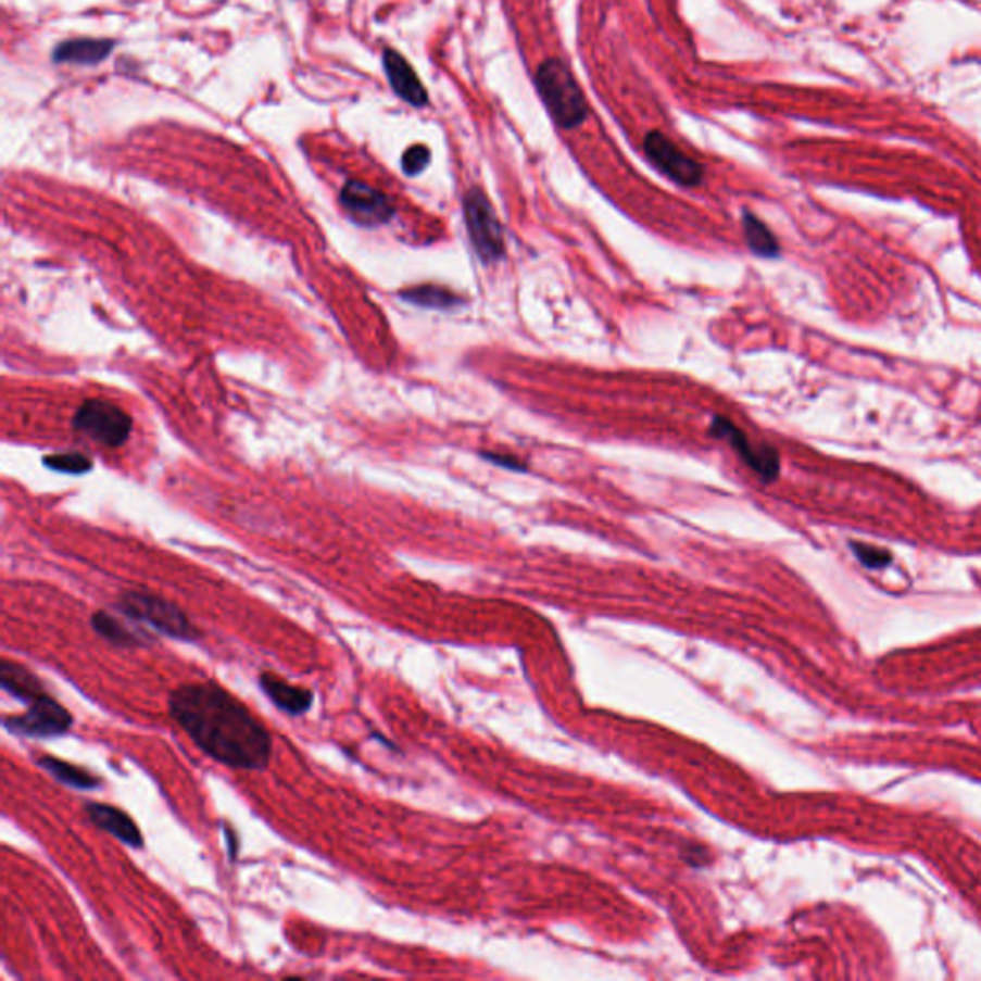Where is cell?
<instances>
[{"label":"cell","mask_w":981,"mask_h":981,"mask_svg":"<svg viewBox=\"0 0 981 981\" xmlns=\"http://www.w3.org/2000/svg\"><path fill=\"white\" fill-rule=\"evenodd\" d=\"M644 152L657 169L682 187H696L702 183V177H704L702 165L684 154L681 148L662 133L652 130L646 135Z\"/></svg>","instance_id":"cell-7"},{"label":"cell","mask_w":981,"mask_h":981,"mask_svg":"<svg viewBox=\"0 0 981 981\" xmlns=\"http://www.w3.org/2000/svg\"><path fill=\"white\" fill-rule=\"evenodd\" d=\"M90 625L95 629V633L100 634L104 641L112 642L114 646L122 649H137V646H147L154 641L150 634L144 631H135L129 625L123 624L120 617L112 616L108 612H97L90 617Z\"/></svg>","instance_id":"cell-15"},{"label":"cell","mask_w":981,"mask_h":981,"mask_svg":"<svg viewBox=\"0 0 981 981\" xmlns=\"http://www.w3.org/2000/svg\"><path fill=\"white\" fill-rule=\"evenodd\" d=\"M383 70L388 75L391 89L395 90L399 98H403L414 108H423L428 104V95H426L423 83L399 52L391 49L383 50Z\"/></svg>","instance_id":"cell-11"},{"label":"cell","mask_w":981,"mask_h":981,"mask_svg":"<svg viewBox=\"0 0 981 981\" xmlns=\"http://www.w3.org/2000/svg\"><path fill=\"white\" fill-rule=\"evenodd\" d=\"M37 763L65 787H72L75 790H95V788H100V779L95 777L90 770L75 767V765L64 762V759H58V757H52V755H42V757L37 759Z\"/></svg>","instance_id":"cell-16"},{"label":"cell","mask_w":981,"mask_h":981,"mask_svg":"<svg viewBox=\"0 0 981 981\" xmlns=\"http://www.w3.org/2000/svg\"><path fill=\"white\" fill-rule=\"evenodd\" d=\"M340 202L343 210L357 221L359 225L374 227L391 219L393 205L380 190L368 187L365 183L351 180L341 188Z\"/></svg>","instance_id":"cell-9"},{"label":"cell","mask_w":981,"mask_h":981,"mask_svg":"<svg viewBox=\"0 0 981 981\" xmlns=\"http://www.w3.org/2000/svg\"><path fill=\"white\" fill-rule=\"evenodd\" d=\"M852 551L855 552V556H857L860 564L870 569L885 568V566L892 562V554L884 551V549H880V546H870V544L865 543H852Z\"/></svg>","instance_id":"cell-20"},{"label":"cell","mask_w":981,"mask_h":981,"mask_svg":"<svg viewBox=\"0 0 981 981\" xmlns=\"http://www.w3.org/2000/svg\"><path fill=\"white\" fill-rule=\"evenodd\" d=\"M712 436L717 439H727L732 449L744 458V463L757 471L765 481H772L779 478L780 458L779 453L770 447L754 445L734 424L725 420V418H715L712 424Z\"/></svg>","instance_id":"cell-8"},{"label":"cell","mask_w":981,"mask_h":981,"mask_svg":"<svg viewBox=\"0 0 981 981\" xmlns=\"http://www.w3.org/2000/svg\"><path fill=\"white\" fill-rule=\"evenodd\" d=\"M85 812L89 815V819L97 825L100 830H104L110 835H114L115 840H120L122 844L140 850L144 845V838L137 822L130 819L127 813L117 809L114 805L108 803H87Z\"/></svg>","instance_id":"cell-10"},{"label":"cell","mask_w":981,"mask_h":981,"mask_svg":"<svg viewBox=\"0 0 981 981\" xmlns=\"http://www.w3.org/2000/svg\"><path fill=\"white\" fill-rule=\"evenodd\" d=\"M489 463L499 464V466H504V468H508V470H524V464H519L516 458H512V456H503V454H483Z\"/></svg>","instance_id":"cell-22"},{"label":"cell","mask_w":981,"mask_h":981,"mask_svg":"<svg viewBox=\"0 0 981 981\" xmlns=\"http://www.w3.org/2000/svg\"><path fill=\"white\" fill-rule=\"evenodd\" d=\"M464 219L471 246L481 261L495 263L504 253V238L495 210L479 188H471L464 198Z\"/></svg>","instance_id":"cell-6"},{"label":"cell","mask_w":981,"mask_h":981,"mask_svg":"<svg viewBox=\"0 0 981 981\" xmlns=\"http://www.w3.org/2000/svg\"><path fill=\"white\" fill-rule=\"evenodd\" d=\"M27 706L24 714L4 717V729L25 739H52L74 727V715L47 692Z\"/></svg>","instance_id":"cell-5"},{"label":"cell","mask_w":981,"mask_h":981,"mask_svg":"<svg viewBox=\"0 0 981 981\" xmlns=\"http://www.w3.org/2000/svg\"><path fill=\"white\" fill-rule=\"evenodd\" d=\"M405 298L408 301L418 303V305H424V307L447 309L453 307V305L458 303V298H456V295L447 292L443 288H436V286L414 288V290L405 292Z\"/></svg>","instance_id":"cell-18"},{"label":"cell","mask_w":981,"mask_h":981,"mask_svg":"<svg viewBox=\"0 0 981 981\" xmlns=\"http://www.w3.org/2000/svg\"><path fill=\"white\" fill-rule=\"evenodd\" d=\"M260 687L265 692V696L280 712L293 715V717L307 714L311 706H313V700H315V694L311 690L295 687L292 682L286 681V679L278 677L276 674H268V671L260 675Z\"/></svg>","instance_id":"cell-12"},{"label":"cell","mask_w":981,"mask_h":981,"mask_svg":"<svg viewBox=\"0 0 981 981\" xmlns=\"http://www.w3.org/2000/svg\"><path fill=\"white\" fill-rule=\"evenodd\" d=\"M0 687L7 694L25 704H32L33 700L45 694L39 677L25 669L24 665L14 664L10 659L0 662Z\"/></svg>","instance_id":"cell-14"},{"label":"cell","mask_w":981,"mask_h":981,"mask_svg":"<svg viewBox=\"0 0 981 981\" xmlns=\"http://www.w3.org/2000/svg\"><path fill=\"white\" fill-rule=\"evenodd\" d=\"M117 609L138 624L152 627L158 633L183 642L200 639V629L175 602L144 591L123 592L117 601Z\"/></svg>","instance_id":"cell-2"},{"label":"cell","mask_w":981,"mask_h":981,"mask_svg":"<svg viewBox=\"0 0 981 981\" xmlns=\"http://www.w3.org/2000/svg\"><path fill=\"white\" fill-rule=\"evenodd\" d=\"M173 721L217 763L232 769L261 770L273 755L267 727L217 682H188L171 690Z\"/></svg>","instance_id":"cell-1"},{"label":"cell","mask_w":981,"mask_h":981,"mask_svg":"<svg viewBox=\"0 0 981 981\" xmlns=\"http://www.w3.org/2000/svg\"><path fill=\"white\" fill-rule=\"evenodd\" d=\"M742 227H744L747 246H750V250L755 255H762V257H777L779 255L780 248L777 238H775V235L770 232L769 227L762 219L755 217L754 213H744Z\"/></svg>","instance_id":"cell-17"},{"label":"cell","mask_w":981,"mask_h":981,"mask_svg":"<svg viewBox=\"0 0 981 981\" xmlns=\"http://www.w3.org/2000/svg\"><path fill=\"white\" fill-rule=\"evenodd\" d=\"M52 470L65 471V474H85L90 470V461L79 453L54 454L45 461Z\"/></svg>","instance_id":"cell-19"},{"label":"cell","mask_w":981,"mask_h":981,"mask_svg":"<svg viewBox=\"0 0 981 981\" xmlns=\"http://www.w3.org/2000/svg\"><path fill=\"white\" fill-rule=\"evenodd\" d=\"M428 163H430V150L423 147V144H416V147L408 148L405 155H403V171H405L406 175H411V177L418 175V173H423V171L428 167Z\"/></svg>","instance_id":"cell-21"},{"label":"cell","mask_w":981,"mask_h":981,"mask_svg":"<svg viewBox=\"0 0 981 981\" xmlns=\"http://www.w3.org/2000/svg\"><path fill=\"white\" fill-rule=\"evenodd\" d=\"M74 428L98 445L122 447L133 430V420L114 403H108L104 399H90L85 401L75 413Z\"/></svg>","instance_id":"cell-4"},{"label":"cell","mask_w":981,"mask_h":981,"mask_svg":"<svg viewBox=\"0 0 981 981\" xmlns=\"http://www.w3.org/2000/svg\"><path fill=\"white\" fill-rule=\"evenodd\" d=\"M114 47L115 42L110 39H72L58 45L52 60L58 64H100L112 54Z\"/></svg>","instance_id":"cell-13"},{"label":"cell","mask_w":981,"mask_h":981,"mask_svg":"<svg viewBox=\"0 0 981 981\" xmlns=\"http://www.w3.org/2000/svg\"><path fill=\"white\" fill-rule=\"evenodd\" d=\"M536 85L554 122L566 129L584 122L589 114L587 102L566 65L558 60H546L537 70Z\"/></svg>","instance_id":"cell-3"}]
</instances>
